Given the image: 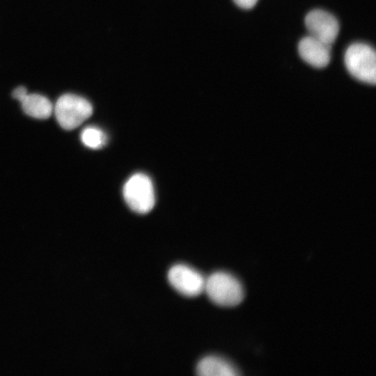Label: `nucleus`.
I'll return each mask as SVG.
<instances>
[{
    "label": "nucleus",
    "instance_id": "nucleus-9",
    "mask_svg": "<svg viewBox=\"0 0 376 376\" xmlns=\"http://www.w3.org/2000/svg\"><path fill=\"white\" fill-rule=\"evenodd\" d=\"M19 102L24 112L36 118H47L52 115L54 110L51 101L40 94H29L27 93Z\"/></svg>",
    "mask_w": 376,
    "mask_h": 376
},
{
    "label": "nucleus",
    "instance_id": "nucleus-12",
    "mask_svg": "<svg viewBox=\"0 0 376 376\" xmlns=\"http://www.w3.org/2000/svg\"><path fill=\"white\" fill-rule=\"evenodd\" d=\"M27 91L24 86L17 87L12 93L13 97L19 102L26 95Z\"/></svg>",
    "mask_w": 376,
    "mask_h": 376
},
{
    "label": "nucleus",
    "instance_id": "nucleus-6",
    "mask_svg": "<svg viewBox=\"0 0 376 376\" xmlns=\"http://www.w3.org/2000/svg\"><path fill=\"white\" fill-rule=\"evenodd\" d=\"M305 25L309 36L329 45L336 39L339 24L336 18L323 10H313L305 17Z\"/></svg>",
    "mask_w": 376,
    "mask_h": 376
},
{
    "label": "nucleus",
    "instance_id": "nucleus-7",
    "mask_svg": "<svg viewBox=\"0 0 376 376\" xmlns=\"http://www.w3.org/2000/svg\"><path fill=\"white\" fill-rule=\"evenodd\" d=\"M298 52L301 58L314 68H324L330 61V45L311 36L299 41Z\"/></svg>",
    "mask_w": 376,
    "mask_h": 376
},
{
    "label": "nucleus",
    "instance_id": "nucleus-3",
    "mask_svg": "<svg viewBox=\"0 0 376 376\" xmlns=\"http://www.w3.org/2000/svg\"><path fill=\"white\" fill-rule=\"evenodd\" d=\"M54 111L61 127L71 130L79 127L92 115L93 107L83 97L66 93L57 100Z\"/></svg>",
    "mask_w": 376,
    "mask_h": 376
},
{
    "label": "nucleus",
    "instance_id": "nucleus-4",
    "mask_svg": "<svg viewBox=\"0 0 376 376\" xmlns=\"http://www.w3.org/2000/svg\"><path fill=\"white\" fill-rule=\"evenodd\" d=\"M123 196L128 206L139 214L149 212L155 205L152 182L143 173H136L127 180L123 187Z\"/></svg>",
    "mask_w": 376,
    "mask_h": 376
},
{
    "label": "nucleus",
    "instance_id": "nucleus-11",
    "mask_svg": "<svg viewBox=\"0 0 376 376\" xmlns=\"http://www.w3.org/2000/svg\"><path fill=\"white\" fill-rule=\"evenodd\" d=\"M234 2L240 8L244 9H250L254 7L258 0H233Z\"/></svg>",
    "mask_w": 376,
    "mask_h": 376
},
{
    "label": "nucleus",
    "instance_id": "nucleus-10",
    "mask_svg": "<svg viewBox=\"0 0 376 376\" xmlns=\"http://www.w3.org/2000/svg\"><path fill=\"white\" fill-rule=\"evenodd\" d=\"M81 140L87 147L98 149L106 143L107 136L102 130L97 127H87L81 134Z\"/></svg>",
    "mask_w": 376,
    "mask_h": 376
},
{
    "label": "nucleus",
    "instance_id": "nucleus-5",
    "mask_svg": "<svg viewBox=\"0 0 376 376\" xmlns=\"http://www.w3.org/2000/svg\"><path fill=\"white\" fill-rule=\"evenodd\" d=\"M167 276L171 285L186 297H196L204 292L206 278L189 266L175 265L169 270Z\"/></svg>",
    "mask_w": 376,
    "mask_h": 376
},
{
    "label": "nucleus",
    "instance_id": "nucleus-8",
    "mask_svg": "<svg viewBox=\"0 0 376 376\" xmlns=\"http://www.w3.org/2000/svg\"><path fill=\"white\" fill-rule=\"evenodd\" d=\"M196 374L201 376H233L238 370L230 363L217 356H207L197 364Z\"/></svg>",
    "mask_w": 376,
    "mask_h": 376
},
{
    "label": "nucleus",
    "instance_id": "nucleus-2",
    "mask_svg": "<svg viewBox=\"0 0 376 376\" xmlns=\"http://www.w3.org/2000/svg\"><path fill=\"white\" fill-rule=\"evenodd\" d=\"M345 64L355 79L369 84L376 81V54L375 50L364 43H354L346 50Z\"/></svg>",
    "mask_w": 376,
    "mask_h": 376
},
{
    "label": "nucleus",
    "instance_id": "nucleus-1",
    "mask_svg": "<svg viewBox=\"0 0 376 376\" xmlns=\"http://www.w3.org/2000/svg\"><path fill=\"white\" fill-rule=\"evenodd\" d=\"M204 292L213 303L221 306H235L244 299L240 281L225 272H216L206 278Z\"/></svg>",
    "mask_w": 376,
    "mask_h": 376
}]
</instances>
